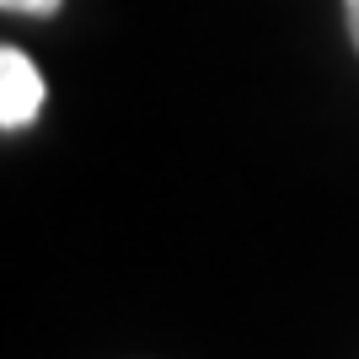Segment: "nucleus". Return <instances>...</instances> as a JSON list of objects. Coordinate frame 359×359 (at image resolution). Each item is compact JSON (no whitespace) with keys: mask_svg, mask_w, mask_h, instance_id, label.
Returning a JSON list of instances; mask_svg holds the SVG:
<instances>
[{"mask_svg":"<svg viewBox=\"0 0 359 359\" xmlns=\"http://www.w3.org/2000/svg\"><path fill=\"white\" fill-rule=\"evenodd\" d=\"M48 102V86H43V70L22 54V48L0 43V129H27Z\"/></svg>","mask_w":359,"mask_h":359,"instance_id":"1","label":"nucleus"},{"mask_svg":"<svg viewBox=\"0 0 359 359\" xmlns=\"http://www.w3.org/2000/svg\"><path fill=\"white\" fill-rule=\"evenodd\" d=\"M6 16H32V22H48V16L65 11V0H0Z\"/></svg>","mask_w":359,"mask_h":359,"instance_id":"2","label":"nucleus"},{"mask_svg":"<svg viewBox=\"0 0 359 359\" xmlns=\"http://www.w3.org/2000/svg\"><path fill=\"white\" fill-rule=\"evenodd\" d=\"M344 22H348V43L359 54V0H344Z\"/></svg>","mask_w":359,"mask_h":359,"instance_id":"3","label":"nucleus"}]
</instances>
